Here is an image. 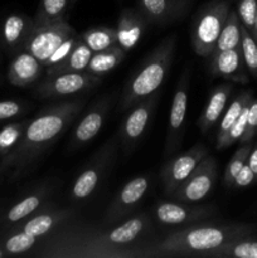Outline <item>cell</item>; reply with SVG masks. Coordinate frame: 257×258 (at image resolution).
Instances as JSON below:
<instances>
[{
    "instance_id": "7bdbcfd3",
    "label": "cell",
    "mask_w": 257,
    "mask_h": 258,
    "mask_svg": "<svg viewBox=\"0 0 257 258\" xmlns=\"http://www.w3.org/2000/svg\"><path fill=\"white\" fill-rule=\"evenodd\" d=\"M0 257H2V252H0Z\"/></svg>"
},
{
    "instance_id": "8fae6325",
    "label": "cell",
    "mask_w": 257,
    "mask_h": 258,
    "mask_svg": "<svg viewBox=\"0 0 257 258\" xmlns=\"http://www.w3.org/2000/svg\"><path fill=\"white\" fill-rule=\"evenodd\" d=\"M207 155L209 154L206 146L203 144H196L188 151H184L169 159L161 169L164 191L168 196H171L188 179L202 159L206 158Z\"/></svg>"
},
{
    "instance_id": "9c48e42d",
    "label": "cell",
    "mask_w": 257,
    "mask_h": 258,
    "mask_svg": "<svg viewBox=\"0 0 257 258\" xmlns=\"http://www.w3.org/2000/svg\"><path fill=\"white\" fill-rule=\"evenodd\" d=\"M115 150L116 139H111L100 149V151L95 154L86 169H83L76 178L71 189L72 199L82 201L88 198L96 190L115 156Z\"/></svg>"
},
{
    "instance_id": "f35d334b",
    "label": "cell",
    "mask_w": 257,
    "mask_h": 258,
    "mask_svg": "<svg viewBox=\"0 0 257 258\" xmlns=\"http://www.w3.org/2000/svg\"><path fill=\"white\" fill-rule=\"evenodd\" d=\"M22 111V106L14 101H3L0 102V120H7L17 116Z\"/></svg>"
},
{
    "instance_id": "2e32d148",
    "label": "cell",
    "mask_w": 257,
    "mask_h": 258,
    "mask_svg": "<svg viewBox=\"0 0 257 258\" xmlns=\"http://www.w3.org/2000/svg\"><path fill=\"white\" fill-rule=\"evenodd\" d=\"M108 110H110V97H103L93 103L92 107L88 110V112L83 116L82 120L73 130L70 141L71 150L82 148L100 133Z\"/></svg>"
},
{
    "instance_id": "4dcf8cb0",
    "label": "cell",
    "mask_w": 257,
    "mask_h": 258,
    "mask_svg": "<svg viewBox=\"0 0 257 258\" xmlns=\"http://www.w3.org/2000/svg\"><path fill=\"white\" fill-rule=\"evenodd\" d=\"M47 196V190L43 189V191L39 193H34L28 196L27 198H24L23 201H20L19 203L15 204L12 209L8 213V219L10 222H18L20 219L25 218L27 216H29L30 213L38 209V207L40 206V203L43 202V199Z\"/></svg>"
},
{
    "instance_id": "74e56055",
    "label": "cell",
    "mask_w": 257,
    "mask_h": 258,
    "mask_svg": "<svg viewBox=\"0 0 257 258\" xmlns=\"http://www.w3.org/2000/svg\"><path fill=\"white\" fill-rule=\"evenodd\" d=\"M254 180H257L256 175L252 171V169L249 168L248 164H244L243 168L239 170V173L237 174V176L234 178L233 184H232V188L236 189H241V188H246V186L251 185Z\"/></svg>"
},
{
    "instance_id": "ba28073f",
    "label": "cell",
    "mask_w": 257,
    "mask_h": 258,
    "mask_svg": "<svg viewBox=\"0 0 257 258\" xmlns=\"http://www.w3.org/2000/svg\"><path fill=\"white\" fill-rule=\"evenodd\" d=\"M189 85H190V68L185 67L181 73L178 85H176L173 103H171L168 133H166L165 146H164V156L165 158H170L171 154L175 153L181 146L184 123H185L186 110H188Z\"/></svg>"
},
{
    "instance_id": "83f0119b",
    "label": "cell",
    "mask_w": 257,
    "mask_h": 258,
    "mask_svg": "<svg viewBox=\"0 0 257 258\" xmlns=\"http://www.w3.org/2000/svg\"><path fill=\"white\" fill-rule=\"evenodd\" d=\"M253 100V96H252L251 91H243V92L239 93L236 98L231 102V105L228 107H226L223 115L221 117V122H219L218 130H217V140L221 139L222 136L226 135L227 131L231 128V126L236 122L237 118L239 117V115L242 113L243 108L246 106H248L249 103Z\"/></svg>"
},
{
    "instance_id": "4316f807",
    "label": "cell",
    "mask_w": 257,
    "mask_h": 258,
    "mask_svg": "<svg viewBox=\"0 0 257 258\" xmlns=\"http://www.w3.org/2000/svg\"><path fill=\"white\" fill-rule=\"evenodd\" d=\"M257 258V239H238L211 252L207 258Z\"/></svg>"
},
{
    "instance_id": "e575fe53",
    "label": "cell",
    "mask_w": 257,
    "mask_h": 258,
    "mask_svg": "<svg viewBox=\"0 0 257 258\" xmlns=\"http://www.w3.org/2000/svg\"><path fill=\"white\" fill-rule=\"evenodd\" d=\"M80 39H81V35H77L76 33L73 35H71V37L68 38L67 40H65V42H63L62 44L57 48V50H55V52L50 55L49 59L45 62L44 68L53 67V66L58 64V63H60L62 60H65L66 58L70 55V53L72 52L73 48L76 47V44H77L78 40Z\"/></svg>"
},
{
    "instance_id": "5bb4252c",
    "label": "cell",
    "mask_w": 257,
    "mask_h": 258,
    "mask_svg": "<svg viewBox=\"0 0 257 258\" xmlns=\"http://www.w3.org/2000/svg\"><path fill=\"white\" fill-rule=\"evenodd\" d=\"M217 213L214 207L193 206L184 202H160L155 207V217L165 226H181L211 218Z\"/></svg>"
},
{
    "instance_id": "ab89813d",
    "label": "cell",
    "mask_w": 257,
    "mask_h": 258,
    "mask_svg": "<svg viewBox=\"0 0 257 258\" xmlns=\"http://www.w3.org/2000/svg\"><path fill=\"white\" fill-rule=\"evenodd\" d=\"M247 164L252 169V171H253L257 179V144L254 146H252L251 153H249L248 159H247Z\"/></svg>"
},
{
    "instance_id": "603a6c76",
    "label": "cell",
    "mask_w": 257,
    "mask_h": 258,
    "mask_svg": "<svg viewBox=\"0 0 257 258\" xmlns=\"http://www.w3.org/2000/svg\"><path fill=\"white\" fill-rule=\"evenodd\" d=\"M125 50L118 44H115L112 47L107 48V49L93 53L86 71L92 73V75L102 77L103 75H106L110 71H112L113 68L117 67L125 59Z\"/></svg>"
},
{
    "instance_id": "7402d4cb",
    "label": "cell",
    "mask_w": 257,
    "mask_h": 258,
    "mask_svg": "<svg viewBox=\"0 0 257 258\" xmlns=\"http://www.w3.org/2000/svg\"><path fill=\"white\" fill-rule=\"evenodd\" d=\"M72 212L70 209H58V211L45 212V213L38 214L27 222L23 227V231L34 237H42L52 232L58 226L67 221L71 217Z\"/></svg>"
},
{
    "instance_id": "30bf717a",
    "label": "cell",
    "mask_w": 257,
    "mask_h": 258,
    "mask_svg": "<svg viewBox=\"0 0 257 258\" xmlns=\"http://www.w3.org/2000/svg\"><path fill=\"white\" fill-rule=\"evenodd\" d=\"M218 178L217 161L213 156L202 159L193 173L171 194V198L184 203H196L206 198L213 189Z\"/></svg>"
},
{
    "instance_id": "60d3db41",
    "label": "cell",
    "mask_w": 257,
    "mask_h": 258,
    "mask_svg": "<svg viewBox=\"0 0 257 258\" xmlns=\"http://www.w3.org/2000/svg\"><path fill=\"white\" fill-rule=\"evenodd\" d=\"M251 34L253 35L254 40H256V42H257V18H256V23H254V28H253V30H252Z\"/></svg>"
},
{
    "instance_id": "d590c367",
    "label": "cell",
    "mask_w": 257,
    "mask_h": 258,
    "mask_svg": "<svg viewBox=\"0 0 257 258\" xmlns=\"http://www.w3.org/2000/svg\"><path fill=\"white\" fill-rule=\"evenodd\" d=\"M24 125H10L0 131V151H7L19 143L24 133Z\"/></svg>"
},
{
    "instance_id": "4fadbf2b",
    "label": "cell",
    "mask_w": 257,
    "mask_h": 258,
    "mask_svg": "<svg viewBox=\"0 0 257 258\" xmlns=\"http://www.w3.org/2000/svg\"><path fill=\"white\" fill-rule=\"evenodd\" d=\"M148 189L149 180L144 175L135 176L130 181H127L117 191L113 201L108 206L107 212L105 214V223L115 224L125 219V217H127L140 203Z\"/></svg>"
},
{
    "instance_id": "277c9868",
    "label": "cell",
    "mask_w": 257,
    "mask_h": 258,
    "mask_svg": "<svg viewBox=\"0 0 257 258\" xmlns=\"http://www.w3.org/2000/svg\"><path fill=\"white\" fill-rule=\"evenodd\" d=\"M176 47L175 34L166 37L148 57L135 73L126 81L118 107L130 110L134 105L149 97L160 88L170 71Z\"/></svg>"
},
{
    "instance_id": "7a4b0ae2",
    "label": "cell",
    "mask_w": 257,
    "mask_h": 258,
    "mask_svg": "<svg viewBox=\"0 0 257 258\" xmlns=\"http://www.w3.org/2000/svg\"><path fill=\"white\" fill-rule=\"evenodd\" d=\"M254 224H202L174 232L141 252V257H208L211 252L238 239L248 238Z\"/></svg>"
},
{
    "instance_id": "d4e9b609",
    "label": "cell",
    "mask_w": 257,
    "mask_h": 258,
    "mask_svg": "<svg viewBox=\"0 0 257 258\" xmlns=\"http://www.w3.org/2000/svg\"><path fill=\"white\" fill-rule=\"evenodd\" d=\"M33 29V20L19 14H12L4 23V39L8 44L15 45L22 40L27 43L28 37Z\"/></svg>"
},
{
    "instance_id": "b9f144b4",
    "label": "cell",
    "mask_w": 257,
    "mask_h": 258,
    "mask_svg": "<svg viewBox=\"0 0 257 258\" xmlns=\"http://www.w3.org/2000/svg\"><path fill=\"white\" fill-rule=\"evenodd\" d=\"M76 2H77V0H68V7H73V5L76 4Z\"/></svg>"
},
{
    "instance_id": "52a82bcc",
    "label": "cell",
    "mask_w": 257,
    "mask_h": 258,
    "mask_svg": "<svg viewBox=\"0 0 257 258\" xmlns=\"http://www.w3.org/2000/svg\"><path fill=\"white\" fill-rule=\"evenodd\" d=\"M100 82V76L92 75L87 71L59 73L47 76V78L35 88V95L43 100H57L91 90Z\"/></svg>"
},
{
    "instance_id": "6da1fadb",
    "label": "cell",
    "mask_w": 257,
    "mask_h": 258,
    "mask_svg": "<svg viewBox=\"0 0 257 258\" xmlns=\"http://www.w3.org/2000/svg\"><path fill=\"white\" fill-rule=\"evenodd\" d=\"M149 224L150 218L145 213H141L108 231L62 234L59 239L53 241L49 247L50 251H45L43 254L49 257L88 258L140 257L139 252L128 251L126 246L135 242L148 229Z\"/></svg>"
},
{
    "instance_id": "5b68a950",
    "label": "cell",
    "mask_w": 257,
    "mask_h": 258,
    "mask_svg": "<svg viewBox=\"0 0 257 258\" xmlns=\"http://www.w3.org/2000/svg\"><path fill=\"white\" fill-rule=\"evenodd\" d=\"M229 10L228 0H212L197 10L190 28L191 45L197 55L211 57Z\"/></svg>"
},
{
    "instance_id": "ac0fdd59",
    "label": "cell",
    "mask_w": 257,
    "mask_h": 258,
    "mask_svg": "<svg viewBox=\"0 0 257 258\" xmlns=\"http://www.w3.org/2000/svg\"><path fill=\"white\" fill-rule=\"evenodd\" d=\"M148 24L139 10L123 9L118 17L117 27V44L125 52L133 49L141 39L145 25Z\"/></svg>"
},
{
    "instance_id": "836d02e7",
    "label": "cell",
    "mask_w": 257,
    "mask_h": 258,
    "mask_svg": "<svg viewBox=\"0 0 257 258\" xmlns=\"http://www.w3.org/2000/svg\"><path fill=\"white\" fill-rule=\"evenodd\" d=\"M35 243H37V237L23 231L8 239L5 243V249L9 253H23V252L29 251Z\"/></svg>"
},
{
    "instance_id": "7c38bea8",
    "label": "cell",
    "mask_w": 257,
    "mask_h": 258,
    "mask_svg": "<svg viewBox=\"0 0 257 258\" xmlns=\"http://www.w3.org/2000/svg\"><path fill=\"white\" fill-rule=\"evenodd\" d=\"M158 102L159 95L154 92L153 95L144 98L131 107L130 113L125 118L120 130L121 143H122L126 153L130 151L143 138L144 133L146 131L149 122L153 117Z\"/></svg>"
},
{
    "instance_id": "3957f363",
    "label": "cell",
    "mask_w": 257,
    "mask_h": 258,
    "mask_svg": "<svg viewBox=\"0 0 257 258\" xmlns=\"http://www.w3.org/2000/svg\"><path fill=\"white\" fill-rule=\"evenodd\" d=\"M83 106L85 100H71L43 108L42 112L28 123L17 150L12 155L18 166L24 168L45 153L70 127Z\"/></svg>"
},
{
    "instance_id": "cb8c5ba5",
    "label": "cell",
    "mask_w": 257,
    "mask_h": 258,
    "mask_svg": "<svg viewBox=\"0 0 257 258\" xmlns=\"http://www.w3.org/2000/svg\"><path fill=\"white\" fill-rule=\"evenodd\" d=\"M238 47H241V20H239L236 10H229V14L224 22L221 34L217 39L213 53L233 49V48Z\"/></svg>"
},
{
    "instance_id": "9a60e30c",
    "label": "cell",
    "mask_w": 257,
    "mask_h": 258,
    "mask_svg": "<svg viewBox=\"0 0 257 258\" xmlns=\"http://www.w3.org/2000/svg\"><path fill=\"white\" fill-rule=\"evenodd\" d=\"M193 0H138V10L148 24H171L185 17Z\"/></svg>"
},
{
    "instance_id": "d6a6232c",
    "label": "cell",
    "mask_w": 257,
    "mask_h": 258,
    "mask_svg": "<svg viewBox=\"0 0 257 258\" xmlns=\"http://www.w3.org/2000/svg\"><path fill=\"white\" fill-rule=\"evenodd\" d=\"M236 12L241 24L252 33L257 18V0H238Z\"/></svg>"
},
{
    "instance_id": "d6986e66",
    "label": "cell",
    "mask_w": 257,
    "mask_h": 258,
    "mask_svg": "<svg viewBox=\"0 0 257 258\" xmlns=\"http://www.w3.org/2000/svg\"><path fill=\"white\" fill-rule=\"evenodd\" d=\"M232 90H233V86L231 83H222V85L216 86V88L212 91L206 107L198 120V126L202 134L208 133L221 120L231 97Z\"/></svg>"
},
{
    "instance_id": "e0dca14e",
    "label": "cell",
    "mask_w": 257,
    "mask_h": 258,
    "mask_svg": "<svg viewBox=\"0 0 257 258\" xmlns=\"http://www.w3.org/2000/svg\"><path fill=\"white\" fill-rule=\"evenodd\" d=\"M211 57V73L214 77L226 78L237 83L248 82L247 67L244 64L241 47L213 53Z\"/></svg>"
},
{
    "instance_id": "1f68e13d",
    "label": "cell",
    "mask_w": 257,
    "mask_h": 258,
    "mask_svg": "<svg viewBox=\"0 0 257 258\" xmlns=\"http://www.w3.org/2000/svg\"><path fill=\"white\" fill-rule=\"evenodd\" d=\"M241 50L244 64L252 77L257 78V42L253 35L241 24Z\"/></svg>"
},
{
    "instance_id": "ffe728a7",
    "label": "cell",
    "mask_w": 257,
    "mask_h": 258,
    "mask_svg": "<svg viewBox=\"0 0 257 258\" xmlns=\"http://www.w3.org/2000/svg\"><path fill=\"white\" fill-rule=\"evenodd\" d=\"M44 66L32 53H20L9 68V81L15 86L24 87L35 82L42 75Z\"/></svg>"
},
{
    "instance_id": "8992f818",
    "label": "cell",
    "mask_w": 257,
    "mask_h": 258,
    "mask_svg": "<svg viewBox=\"0 0 257 258\" xmlns=\"http://www.w3.org/2000/svg\"><path fill=\"white\" fill-rule=\"evenodd\" d=\"M75 33L66 18L49 23H33V29L25 43V48L44 66L57 48Z\"/></svg>"
},
{
    "instance_id": "f1b7e54d",
    "label": "cell",
    "mask_w": 257,
    "mask_h": 258,
    "mask_svg": "<svg viewBox=\"0 0 257 258\" xmlns=\"http://www.w3.org/2000/svg\"><path fill=\"white\" fill-rule=\"evenodd\" d=\"M67 8L68 0H42V4L33 19V23L39 24V23H49L65 19Z\"/></svg>"
},
{
    "instance_id": "8d00e7d4",
    "label": "cell",
    "mask_w": 257,
    "mask_h": 258,
    "mask_svg": "<svg viewBox=\"0 0 257 258\" xmlns=\"http://www.w3.org/2000/svg\"><path fill=\"white\" fill-rule=\"evenodd\" d=\"M257 135V100H252L248 108V116H247V126L243 136L239 143L246 144L251 143L252 139Z\"/></svg>"
},
{
    "instance_id": "f546056e",
    "label": "cell",
    "mask_w": 257,
    "mask_h": 258,
    "mask_svg": "<svg viewBox=\"0 0 257 258\" xmlns=\"http://www.w3.org/2000/svg\"><path fill=\"white\" fill-rule=\"evenodd\" d=\"M251 143L242 144L241 148L237 149L236 153L233 154V156H232L231 160H229V163L227 164L223 175V184L226 188H232L234 178H236L237 174L239 173V170L243 168L244 164L247 163V159H248L249 153H251Z\"/></svg>"
},
{
    "instance_id": "484cf974",
    "label": "cell",
    "mask_w": 257,
    "mask_h": 258,
    "mask_svg": "<svg viewBox=\"0 0 257 258\" xmlns=\"http://www.w3.org/2000/svg\"><path fill=\"white\" fill-rule=\"evenodd\" d=\"M81 38L93 53L117 44V32L116 28L112 27L91 28L85 30L81 34Z\"/></svg>"
},
{
    "instance_id": "44dd1931",
    "label": "cell",
    "mask_w": 257,
    "mask_h": 258,
    "mask_svg": "<svg viewBox=\"0 0 257 258\" xmlns=\"http://www.w3.org/2000/svg\"><path fill=\"white\" fill-rule=\"evenodd\" d=\"M92 55L93 52L81 38L77 44H76V47L73 48L72 52L70 53V55L58 64L45 68V73H47V76H53L59 75V73L82 72V71H86Z\"/></svg>"
}]
</instances>
